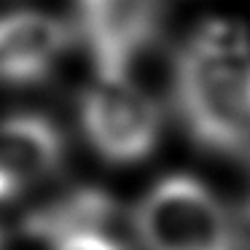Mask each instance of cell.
I'll use <instances>...</instances> for the list:
<instances>
[{
    "label": "cell",
    "mask_w": 250,
    "mask_h": 250,
    "mask_svg": "<svg viewBox=\"0 0 250 250\" xmlns=\"http://www.w3.org/2000/svg\"><path fill=\"white\" fill-rule=\"evenodd\" d=\"M113 215H86L62 221L38 231L51 250H126L124 242L110 231Z\"/></svg>",
    "instance_id": "52a82bcc"
},
{
    "label": "cell",
    "mask_w": 250,
    "mask_h": 250,
    "mask_svg": "<svg viewBox=\"0 0 250 250\" xmlns=\"http://www.w3.org/2000/svg\"><path fill=\"white\" fill-rule=\"evenodd\" d=\"M132 223L143 250H239L231 212L188 175L153 183L137 202Z\"/></svg>",
    "instance_id": "7a4b0ae2"
},
{
    "label": "cell",
    "mask_w": 250,
    "mask_h": 250,
    "mask_svg": "<svg viewBox=\"0 0 250 250\" xmlns=\"http://www.w3.org/2000/svg\"><path fill=\"white\" fill-rule=\"evenodd\" d=\"M76 22L97 78H124L151 49L164 0H76Z\"/></svg>",
    "instance_id": "277c9868"
},
{
    "label": "cell",
    "mask_w": 250,
    "mask_h": 250,
    "mask_svg": "<svg viewBox=\"0 0 250 250\" xmlns=\"http://www.w3.org/2000/svg\"><path fill=\"white\" fill-rule=\"evenodd\" d=\"M65 162V135L41 113L0 119V202L49 180Z\"/></svg>",
    "instance_id": "5b68a950"
},
{
    "label": "cell",
    "mask_w": 250,
    "mask_h": 250,
    "mask_svg": "<svg viewBox=\"0 0 250 250\" xmlns=\"http://www.w3.org/2000/svg\"><path fill=\"white\" fill-rule=\"evenodd\" d=\"M0 250H3V242H0Z\"/></svg>",
    "instance_id": "ba28073f"
},
{
    "label": "cell",
    "mask_w": 250,
    "mask_h": 250,
    "mask_svg": "<svg viewBox=\"0 0 250 250\" xmlns=\"http://www.w3.org/2000/svg\"><path fill=\"white\" fill-rule=\"evenodd\" d=\"M70 30L46 11L0 14V83L35 86L46 81L70 46Z\"/></svg>",
    "instance_id": "8992f818"
},
{
    "label": "cell",
    "mask_w": 250,
    "mask_h": 250,
    "mask_svg": "<svg viewBox=\"0 0 250 250\" xmlns=\"http://www.w3.org/2000/svg\"><path fill=\"white\" fill-rule=\"evenodd\" d=\"M175 108L199 146L250 156V35L223 19L199 24L180 46L172 73Z\"/></svg>",
    "instance_id": "6da1fadb"
},
{
    "label": "cell",
    "mask_w": 250,
    "mask_h": 250,
    "mask_svg": "<svg viewBox=\"0 0 250 250\" xmlns=\"http://www.w3.org/2000/svg\"><path fill=\"white\" fill-rule=\"evenodd\" d=\"M78 121L83 137L100 159L110 164H137L162 140V110L148 92L124 78H94L81 94Z\"/></svg>",
    "instance_id": "3957f363"
}]
</instances>
